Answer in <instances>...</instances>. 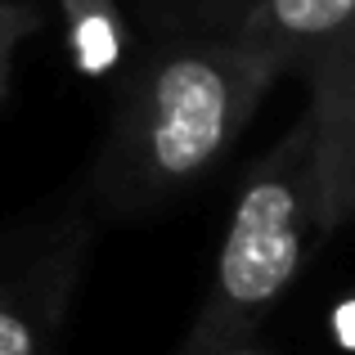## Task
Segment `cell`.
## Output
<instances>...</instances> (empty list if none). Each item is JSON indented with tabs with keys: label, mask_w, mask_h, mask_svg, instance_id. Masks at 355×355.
Wrapping results in <instances>:
<instances>
[{
	"label": "cell",
	"mask_w": 355,
	"mask_h": 355,
	"mask_svg": "<svg viewBox=\"0 0 355 355\" xmlns=\"http://www.w3.org/2000/svg\"><path fill=\"white\" fill-rule=\"evenodd\" d=\"M270 81L230 36H184L153 50L130 77L99 153L95 189L108 211L162 207L193 189L261 108Z\"/></svg>",
	"instance_id": "6da1fadb"
},
{
	"label": "cell",
	"mask_w": 355,
	"mask_h": 355,
	"mask_svg": "<svg viewBox=\"0 0 355 355\" xmlns=\"http://www.w3.org/2000/svg\"><path fill=\"white\" fill-rule=\"evenodd\" d=\"M68 302V261L0 288V355H54V333Z\"/></svg>",
	"instance_id": "5b68a950"
},
{
	"label": "cell",
	"mask_w": 355,
	"mask_h": 355,
	"mask_svg": "<svg viewBox=\"0 0 355 355\" xmlns=\"http://www.w3.org/2000/svg\"><path fill=\"white\" fill-rule=\"evenodd\" d=\"M315 139H320L329 234L355 225V41L311 77Z\"/></svg>",
	"instance_id": "277c9868"
},
{
	"label": "cell",
	"mask_w": 355,
	"mask_h": 355,
	"mask_svg": "<svg viewBox=\"0 0 355 355\" xmlns=\"http://www.w3.org/2000/svg\"><path fill=\"white\" fill-rule=\"evenodd\" d=\"M320 234H329L320 139L315 117L302 113V121L243 175L184 355H225L252 347V333L297 284Z\"/></svg>",
	"instance_id": "7a4b0ae2"
},
{
	"label": "cell",
	"mask_w": 355,
	"mask_h": 355,
	"mask_svg": "<svg viewBox=\"0 0 355 355\" xmlns=\"http://www.w3.org/2000/svg\"><path fill=\"white\" fill-rule=\"evenodd\" d=\"M225 355H270V351H261V347H239V351H225Z\"/></svg>",
	"instance_id": "ba28073f"
},
{
	"label": "cell",
	"mask_w": 355,
	"mask_h": 355,
	"mask_svg": "<svg viewBox=\"0 0 355 355\" xmlns=\"http://www.w3.org/2000/svg\"><path fill=\"white\" fill-rule=\"evenodd\" d=\"M36 27H41L36 5H27V0H0V104L14 95V59Z\"/></svg>",
	"instance_id": "8992f818"
},
{
	"label": "cell",
	"mask_w": 355,
	"mask_h": 355,
	"mask_svg": "<svg viewBox=\"0 0 355 355\" xmlns=\"http://www.w3.org/2000/svg\"><path fill=\"white\" fill-rule=\"evenodd\" d=\"M230 41L270 86L288 72L311 81L355 41V0H257Z\"/></svg>",
	"instance_id": "3957f363"
},
{
	"label": "cell",
	"mask_w": 355,
	"mask_h": 355,
	"mask_svg": "<svg viewBox=\"0 0 355 355\" xmlns=\"http://www.w3.org/2000/svg\"><path fill=\"white\" fill-rule=\"evenodd\" d=\"M257 5V0H211V9H216V18H220V36H230L239 27V18L248 14V9Z\"/></svg>",
	"instance_id": "52a82bcc"
}]
</instances>
